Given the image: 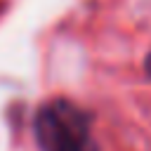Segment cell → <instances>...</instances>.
I'll return each mask as SVG.
<instances>
[{
    "label": "cell",
    "instance_id": "7a4b0ae2",
    "mask_svg": "<svg viewBox=\"0 0 151 151\" xmlns=\"http://www.w3.org/2000/svg\"><path fill=\"white\" fill-rule=\"evenodd\" d=\"M144 71H146V76L151 78V52L146 54V59H144Z\"/></svg>",
    "mask_w": 151,
    "mask_h": 151
},
{
    "label": "cell",
    "instance_id": "6da1fadb",
    "mask_svg": "<svg viewBox=\"0 0 151 151\" xmlns=\"http://www.w3.org/2000/svg\"><path fill=\"white\" fill-rule=\"evenodd\" d=\"M33 132L40 151H99L90 116L68 99L42 104L33 118Z\"/></svg>",
    "mask_w": 151,
    "mask_h": 151
}]
</instances>
